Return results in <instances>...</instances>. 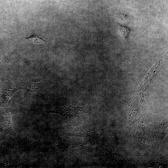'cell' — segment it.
Returning <instances> with one entry per match:
<instances>
[{
    "label": "cell",
    "mask_w": 168,
    "mask_h": 168,
    "mask_svg": "<svg viewBox=\"0 0 168 168\" xmlns=\"http://www.w3.org/2000/svg\"><path fill=\"white\" fill-rule=\"evenodd\" d=\"M105 138L112 142L115 146L118 144L117 138L115 133L112 131H108L105 134Z\"/></svg>",
    "instance_id": "9c48e42d"
},
{
    "label": "cell",
    "mask_w": 168,
    "mask_h": 168,
    "mask_svg": "<svg viewBox=\"0 0 168 168\" xmlns=\"http://www.w3.org/2000/svg\"><path fill=\"white\" fill-rule=\"evenodd\" d=\"M47 152L55 158L64 156L68 146L64 142L57 130L52 132L49 138L42 143Z\"/></svg>",
    "instance_id": "6da1fadb"
},
{
    "label": "cell",
    "mask_w": 168,
    "mask_h": 168,
    "mask_svg": "<svg viewBox=\"0 0 168 168\" xmlns=\"http://www.w3.org/2000/svg\"><path fill=\"white\" fill-rule=\"evenodd\" d=\"M115 154L110 152L107 149L101 147L100 152V158L104 161H110L114 158Z\"/></svg>",
    "instance_id": "52a82bcc"
},
{
    "label": "cell",
    "mask_w": 168,
    "mask_h": 168,
    "mask_svg": "<svg viewBox=\"0 0 168 168\" xmlns=\"http://www.w3.org/2000/svg\"><path fill=\"white\" fill-rule=\"evenodd\" d=\"M83 110L82 108L67 105L55 106L47 110L46 113H53L60 114L68 121Z\"/></svg>",
    "instance_id": "7a4b0ae2"
},
{
    "label": "cell",
    "mask_w": 168,
    "mask_h": 168,
    "mask_svg": "<svg viewBox=\"0 0 168 168\" xmlns=\"http://www.w3.org/2000/svg\"><path fill=\"white\" fill-rule=\"evenodd\" d=\"M0 62H1V59L0 58Z\"/></svg>",
    "instance_id": "7c38bea8"
},
{
    "label": "cell",
    "mask_w": 168,
    "mask_h": 168,
    "mask_svg": "<svg viewBox=\"0 0 168 168\" xmlns=\"http://www.w3.org/2000/svg\"><path fill=\"white\" fill-rule=\"evenodd\" d=\"M94 150V141L88 140L82 143L74 153L78 155H86L92 154Z\"/></svg>",
    "instance_id": "8992f818"
},
{
    "label": "cell",
    "mask_w": 168,
    "mask_h": 168,
    "mask_svg": "<svg viewBox=\"0 0 168 168\" xmlns=\"http://www.w3.org/2000/svg\"><path fill=\"white\" fill-rule=\"evenodd\" d=\"M23 89L26 88L19 83L12 81L7 82L2 91V99L3 103L7 104L15 92Z\"/></svg>",
    "instance_id": "3957f363"
},
{
    "label": "cell",
    "mask_w": 168,
    "mask_h": 168,
    "mask_svg": "<svg viewBox=\"0 0 168 168\" xmlns=\"http://www.w3.org/2000/svg\"><path fill=\"white\" fill-rule=\"evenodd\" d=\"M42 87L41 82L31 83L29 88L26 89L24 96L20 99L28 103L34 101L41 93Z\"/></svg>",
    "instance_id": "277c9868"
},
{
    "label": "cell",
    "mask_w": 168,
    "mask_h": 168,
    "mask_svg": "<svg viewBox=\"0 0 168 168\" xmlns=\"http://www.w3.org/2000/svg\"><path fill=\"white\" fill-rule=\"evenodd\" d=\"M119 30L124 36L125 39L127 40L128 39L130 32V30L127 28L120 26H119Z\"/></svg>",
    "instance_id": "8fae6325"
},
{
    "label": "cell",
    "mask_w": 168,
    "mask_h": 168,
    "mask_svg": "<svg viewBox=\"0 0 168 168\" xmlns=\"http://www.w3.org/2000/svg\"><path fill=\"white\" fill-rule=\"evenodd\" d=\"M167 132V126L162 125L161 126L159 127L158 129L157 134L158 137L160 138H162L166 134Z\"/></svg>",
    "instance_id": "30bf717a"
},
{
    "label": "cell",
    "mask_w": 168,
    "mask_h": 168,
    "mask_svg": "<svg viewBox=\"0 0 168 168\" xmlns=\"http://www.w3.org/2000/svg\"><path fill=\"white\" fill-rule=\"evenodd\" d=\"M76 136L87 138L94 141L98 138V134L95 130L91 129L83 130L77 129L71 131L66 135V136Z\"/></svg>",
    "instance_id": "5b68a950"
},
{
    "label": "cell",
    "mask_w": 168,
    "mask_h": 168,
    "mask_svg": "<svg viewBox=\"0 0 168 168\" xmlns=\"http://www.w3.org/2000/svg\"><path fill=\"white\" fill-rule=\"evenodd\" d=\"M25 39L27 40L30 43L35 44H45L48 41L44 40L36 34L34 33L30 37H24Z\"/></svg>",
    "instance_id": "ba28073f"
}]
</instances>
